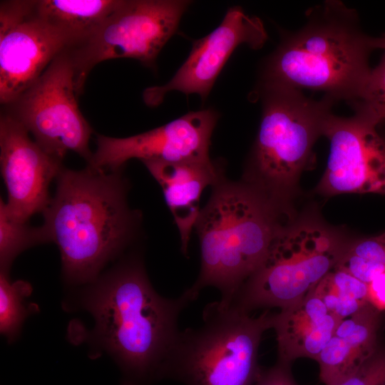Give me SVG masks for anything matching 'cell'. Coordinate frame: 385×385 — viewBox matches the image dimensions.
Masks as SVG:
<instances>
[{"label": "cell", "mask_w": 385, "mask_h": 385, "mask_svg": "<svg viewBox=\"0 0 385 385\" xmlns=\"http://www.w3.org/2000/svg\"><path fill=\"white\" fill-rule=\"evenodd\" d=\"M26 222L14 217L1 198V272L8 274L13 261L22 251L35 245L47 242L41 227H31Z\"/></svg>", "instance_id": "obj_21"}, {"label": "cell", "mask_w": 385, "mask_h": 385, "mask_svg": "<svg viewBox=\"0 0 385 385\" xmlns=\"http://www.w3.org/2000/svg\"><path fill=\"white\" fill-rule=\"evenodd\" d=\"M218 115L212 109L190 112L167 124L128 138L98 135L88 165L117 171L130 159L167 163L208 160Z\"/></svg>", "instance_id": "obj_12"}, {"label": "cell", "mask_w": 385, "mask_h": 385, "mask_svg": "<svg viewBox=\"0 0 385 385\" xmlns=\"http://www.w3.org/2000/svg\"><path fill=\"white\" fill-rule=\"evenodd\" d=\"M368 284L385 272V232L374 237L351 239L335 267Z\"/></svg>", "instance_id": "obj_20"}, {"label": "cell", "mask_w": 385, "mask_h": 385, "mask_svg": "<svg viewBox=\"0 0 385 385\" xmlns=\"http://www.w3.org/2000/svg\"><path fill=\"white\" fill-rule=\"evenodd\" d=\"M190 302L185 292L174 299L158 294L141 262L133 259L101 278L85 305L95 335L121 366L128 385H143L160 378L180 332L179 315Z\"/></svg>", "instance_id": "obj_2"}, {"label": "cell", "mask_w": 385, "mask_h": 385, "mask_svg": "<svg viewBox=\"0 0 385 385\" xmlns=\"http://www.w3.org/2000/svg\"><path fill=\"white\" fill-rule=\"evenodd\" d=\"M32 292L29 283L11 282L9 274H0V331L9 342L19 334L22 323L29 314L24 299Z\"/></svg>", "instance_id": "obj_22"}, {"label": "cell", "mask_w": 385, "mask_h": 385, "mask_svg": "<svg viewBox=\"0 0 385 385\" xmlns=\"http://www.w3.org/2000/svg\"><path fill=\"white\" fill-rule=\"evenodd\" d=\"M342 320L327 309L313 289L299 302L273 314L272 328L277 335V361L291 364L301 357L316 360Z\"/></svg>", "instance_id": "obj_16"}, {"label": "cell", "mask_w": 385, "mask_h": 385, "mask_svg": "<svg viewBox=\"0 0 385 385\" xmlns=\"http://www.w3.org/2000/svg\"><path fill=\"white\" fill-rule=\"evenodd\" d=\"M28 130L7 112L0 118V165L9 212L27 222L51 202L49 186L62 169L61 160L44 151Z\"/></svg>", "instance_id": "obj_14"}, {"label": "cell", "mask_w": 385, "mask_h": 385, "mask_svg": "<svg viewBox=\"0 0 385 385\" xmlns=\"http://www.w3.org/2000/svg\"><path fill=\"white\" fill-rule=\"evenodd\" d=\"M36 1L0 4V102L15 101L55 57L72 46L69 36L42 19Z\"/></svg>", "instance_id": "obj_11"}, {"label": "cell", "mask_w": 385, "mask_h": 385, "mask_svg": "<svg viewBox=\"0 0 385 385\" xmlns=\"http://www.w3.org/2000/svg\"><path fill=\"white\" fill-rule=\"evenodd\" d=\"M142 162L163 190L180 232L181 251L187 255L190 233L201 210V194L207 186H214L224 178L221 168L211 160Z\"/></svg>", "instance_id": "obj_15"}, {"label": "cell", "mask_w": 385, "mask_h": 385, "mask_svg": "<svg viewBox=\"0 0 385 385\" xmlns=\"http://www.w3.org/2000/svg\"><path fill=\"white\" fill-rule=\"evenodd\" d=\"M251 184L224 178L195 223L201 267L195 284L185 290L191 301L205 287L221 293L228 307L245 282L261 266L282 225L292 217Z\"/></svg>", "instance_id": "obj_3"}, {"label": "cell", "mask_w": 385, "mask_h": 385, "mask_svg": "<svg viewBox=\"0 0 385 385\" xmlns=\"http://www.w3.org/2000/svg\"><path fill=\"white\" fill-rule=\"evenodd\" d=\"M313 290L327 309L342 319L369 304L367 284L338 269L327 273Z\"/></svg>", "instance_id": "obj_19"}, {"label": "cell", "mask_w": 385, "mask_h": 385, "mask_svg": "<svg viewBox=\"0 0 385 385\" xmlns=\"http://www.w3.org/2000/svg\"><path fill=\"white\" fill-rule=\"evenodd\" d=\"M381 312L370 304L343 319L316 361L325 385H337L356 373L377 348Z\"/></svg>", "instance_id": "obj_17"}, {"label": "cell", "mask_w": 385, "mask_h": 385, "mask_svg": "<svg viewBox=\"0 0 385 385\" xmlns=\"http://www.w3.org/2000/svg\"><path fill=\"white\" fill-rule=\"evenodd\" d=\"M267 39V34L260 19L245 14L240 6L229 9L215 30L193 43L188 57L167 83L144 90L143 101L148 106H158L165 95L173 91L187 95L198 94L205 100L227 61L239 46L247 44L258 49Z\"/></svg>", "instance_id": "obj_13"}, {"label": "cell", "mask_w": 385, "mask_h": 385, "mask_svg": "<svg viewBox=\"0 0 385 385\" xmlns=\"http://www.w3.org/2000/svg\"><path fill=\"white\" fill-rule=\"evenodd\" d=\"M337 385H385V346H379L356 373Z\"/></svg>", "instance_id": "obj_24"}, {"label": "cell", "mask_w": 385, "mask_h": 385, "mask_svg": "<svg viewBox=\"0 0 385 385\" xmlns=\"http://www.w3.org/2000/svg\"><path fill=\"white\" fill-rule=\"evenodd\" d=\"M56 180L41 227L47 242L59 248L66 278L91 282L134 237L137 215L126 202V182L122 170L90 165L81 170L62 168Z\"/></svg>", "instance_id": "obj_1"}, {"label": "cell", "mask_w": 385, "mask_h": 385, "mask_svg": "<svg viewBox=\"0 0 385 385\" xmlns=\"http://www.w3.org/2000/svg\"><path fill=\"white\" fill-rule=\"evenodd\" d=\"M374 50L359 27L357 14L342 2L309 9L307 22L285 36L267 63L263 85L324 93L351 103L360 95Z\"/></svg>", "instance_id": "obj_4"}, {"label": "cell", "mask_w": 385, "mask_h": 385, "mask_svg": "<svg viewBox=\"0 0 385 385\" xmlns=\"http://www.w3.org/2000/svg\"><path fill=\"white\" fill-rule=\"evenodd\" d=\"M273 314L257 317L218 302L203 312V324L180 332L160 378L186 385H254L263 333L272 328Z\"/></svg>", "instance_id": "obj_7"}, {"label": "cell", "mask_w": 385, "mask_h": 385, "mask_svg": "<svg viewBox=\"0 0 385 385\" xmlns=\"http://www.w3.org/2000/svg\"><path fill=\"white\" fill-rule=\"evenodd\" d=\"M74 71L68 48L51 61L38 79L15 101L7 112L31 133L37 144L62 160L73 151L89 163L92 128L77 103Z\"/></svg>", "instance_id": "obj_9"}, {"label": "cell", "mask_w": 385, "mask_h": 385, "mask_svg": "<svg viewBox=\"0 0 385 385\" xmlns=\"http://www.w3.org/2000/svg\"><path fill=\"white\" fill-rule=\"evenodd\" d=\"M374 49H382L383 56L374 68H370L356 101L357 104L371 113L381 124L385 123V34L372 38Z\"/></svg>", "instance_id": "obj_23"}, {"label": "cell", "mask_w": 385, "mask_h": 385, "mask_svg": "<svg viewBox=\"0 0 385 385\" xmlns=\"http://www.w3.org/2000/svg\"><path fill=\"white\" fill-rule=\"evenodd\" d=\"M351 239L310 207L278 230L261 266L245 282L230 307L249 313L287 308L302 300L334 269Z\"/></svg>", "instance_id": "obj_6"}, {"label": "cell", "mask_w": 385, "mask_h": 385, "mask_svg": "<svg viewBox=\"0 0 385 385\" xmlns=\"http://www.w3.org/2000/svg\"><path fill=\"white\" fill-rule=\"evenodd\" d=\"M355 113L327 118L323 135L329 142L326 170L316 187L325 197L341 194L385 195V138L379 121L354 104Z\"/></svg>", "instance_id": "obj_10"}, {"label": "cell", "mask_w": 385, "mask_h": 385, "mask_svg": "<svg viewBox=\"0 0 385 385\" xmlns=\"http://www.w3.org/2000/svg\"><path fill=\"white\" fill-rule=\"evenodd\" d=\"M335 101L301 91L262 86V113L244 181L293 212L300 176L314 160L313 147Z\"/></svg>", "instance_id": "obj_5"}, {"label": "cell", "mask_w": 385, "mask_h": 385, "mask_svg": "<svg viewBox=\"0 0 385 385\" xmlns=\"http://www.w3.org/2000/svg\"><path fill=\"white\" fill-rule=\"evenodd\" d=\"M290 364L277 361L272 367L261 370L254 385H298L292 376Z\"/></svg>", "instance_id": "obj_25"}, {"label": "cell", "mask_w": 385, "mask_h": 385, "mask_svg": "<svg viewBox=\"0 0 385 385\" xmlns=\"http://www.w3.org/2000/svg\"><path fill=\"white\" fill-rule=\"evenodd\" d=\"M190 3L182 0H124L90 36L68 48L77 96L82 93L91 69L102 61L130 58L146 66H154Z\"/></svg>", "instance_id": "obj_8"}, {"label": "cell", "mask_w": 385, "mask_h": 385, "mask_svg": "<svg viewBox=\"0 0 385 385\" xmlns=\"http://www.w3.org/2000/svg\"><path fill=\"white\" fill-rule=\"evenodd\" d=\"M123 2L124 0H36L35 9L42 19L69 36L72 47L90 36Z\"/></svg>", "instance_id": "obj_18"}, {"label": "cell", "mask_w": 385, "mask_h": 385, "mask_svg": "<svg viewBox=\"0 0 385 385\" xmlns=\"http://www.w3.org/2000/svg\"><path fill=\"white\" fill-rule=\"evenodd\" d=\"M369 303L379 312L385 310V272L367 284Z\"/></svg>", "instance_id": "obj_26"}]
</instances>
